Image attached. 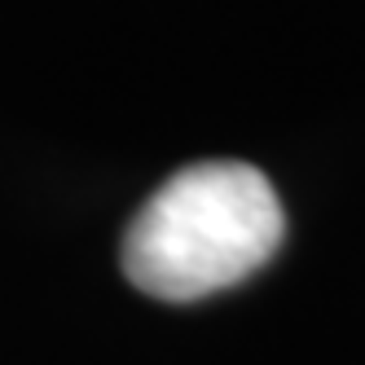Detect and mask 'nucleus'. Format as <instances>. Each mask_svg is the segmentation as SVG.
<instances>
[{
	"mask_svg": "<svg viewBox=\"0 0 365 365\" xmlns=\"http://www.w3.org/2000/svg\"><path fill=\"white\" fill-rule=\"evenodd\" d=\"M286 216L269 176L212 159L168 176L123 233V273L137 291L190 304L247 282L282 247Z\"/></svg>",
	"mask_w": 365,
	"mask_h": 365,
	"instance_id": "f257e3e1",
	"label": "nucleus"
}]
</instances>
